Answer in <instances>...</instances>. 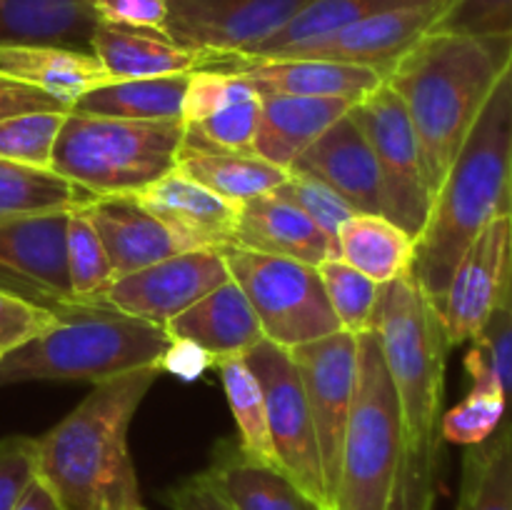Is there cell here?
<instances>
[{"label": "cell", "instance_id": "1", "mask_svg": "<svg viewBox=\"0 0 512 510\" xmlns=\"http://www.w3.org/2000/svg\"><path fill=\"white\" fill-rule=\"evenodd\" d=\"M160 365L103 380L38 438V478L63 510H143L128 433Z\"/></svg>", "mask_w": 512, "mask_h": 510}, {"label": "cell", "instance_id": "2", "mask_svg": "<svg viewBox=\"0 0 512 510\" xmlns=\"http://www.w3.org/2000/svg\"><path fill=\"white\" fill-rule=\"evenodd\" d=\"M510 178L512 50L435 193L423 233L415 240L410 275L435 305L475 235L493 218L510 213Z\"/></svg>", "mask_w": 512, "mask_h": 510}, {"label": "cell", "instance_id": "3", "mask_svg": "<svg viewBox=\"0 0 512 510\" xmlns=\"http://www.w3.org/2000/svg\"><path fill=\"white\" fill-rule=\"evenodd\" d=\"M510 50L512 40L428 33L385 75L415 130L433 198Z\"/></svg>", "mask_w": 512, "mask_h": 510}, {"label": "cell", "instance_id": "4", "mask_svg": "<svg viewBox=\"0 0 512 510\" xmlns=\"http://www.w3.org/2000/svg\"><path fill=\"white\" fill-rule=\"evenodd\" d=\"M168 345L163 325L108 303L63 305L48 330L0 358V388L40 380L103 383L160 365Z\"/></svg>", "mask_w": 512, "mask_h": 510}, {"label": "cell", "instance_id": "5", "mask_svg": "<svg viewBox=\"0 0 512 510\" xmlns=\"http://www.w3.org/2000/svg\"><path fill=\"white\" fill-rule=\"evenodd\" d=\"M373 333L398 393L405 443L443 440L440 415L450 343L438 305L410 273L380 288Z\"/></svg>", "mask_w": 512, "mask_h": 510}, {"label": "cell", "instance_id": "6", "mask_svg": "<svg viewBox=\"0 0 512 510\" xmlns=\"http://www.w3.org/2000/svg\"><path fill=\"white\" fill-rule=\"evenodd\" d=\"M185 120H123L68 113L50 170L95 198L138 195L173 173Z\"/></svg>", "mask_w": 512, "mask_h": 510}, {"label": "cell", "instance_id": "7", "mask_svg": "<svg viewBox=\"0 0 512 510\" xmlns=\"http://www.w3.org/2000/svg\"><path fill=\"white\" fill-rule=\"evenodd\" d=\"M405 448L398 393L373 330L358 335V383L330 510H385Z\"/></svg>", "mask_w": 512, "mask_h": 510}, {"label": "cell", "instance_id": "8", "mask_svg": "<svg viewBox=\"0 0 512 510\" xmlns=\"http://www.w3.org/2000/svg\"><path fill=\"white\" fill-rule=\"evenodd\" d=\"M218 250L228 263L230 278L253 305L265 340L293 350L343 330L315 265L265 255L235 243Z\"/></svg>", "mask_w": 512, "mask_h": 510}, {"label": "cell", "instance_id": "9", "mask_svg": "<svg viewBox=\"0 0 512 510\" xmlns=\"http://www.w3.org/2000/svg\"><path fill=\"white\" fill-rule=\"evenodd\" d=\"M350 115L368 138L378 163L383 215L418 240L428 223L433 193L403 100L388 83H380L353 105Z\"/></svg>", "mask_w": 512, "mask_h": 510}, {"label": "cell", "instance_id": "10", "mask_svg": "<svg viewBox=\"0 0 512 510\" xmlns=\"http://www.w3.org/2000/svg\"><path fill=\"white\" fill-rule=\"evenodd\" d=\"M243 358L263 385L270 440L280 468L330 510L315 425L293 358L288 350L265 338L253 345Z\"/></svg>", "mask_w": 512, "mask_h": 510}, {"label": "cell", "instance_id": "11", "mask_svg": "<svg viewBox=\"0 0 512 510\" xmlns=\"http://www.w3.org/2000/svg\"><path fill=\"white\" fill-rule=\"evenodd\" d=\"M303 380L310 418L315 425L320 460H323L325 488L333 508L338 485L340 453L358 383V335L338 330L333 335L288 350Z\"/></svg>", "mask_w": 512, "mask_h": 510}, {"label": "cell", "instance_id": "12", "mask_svg": "<svg viewBox=\"0 0 512 510\" xmlns=\"http://www.w3.org/2000/svg\"><path fill=\"white\" fill-rule=\"evenodd\" d=\"M310 0H168L163 33L183 48L220 55H250L278 35Z\"/></svg>", "mask_w": 512, "mask_h": 510}, {"label": "cell", "instance_id": "13", "mask_svg": "<svg viewBox=\"0 0 512 510\" xmlns=\"http://www.w3.org/2000/svg\"><path fill=\"white\" fill-rule=\"evenodd\" d=\"M68 213L0 215V293L50 310L75 303L65 270Z\"/></svg>", "mask_w": 512, "mask_h": 510}, {"label": "cell", "instance_id": "14", "mask_svg": "<svg viewBox=\"0 0 512 510\" xmlns=\"http://www.w3.org/2000/svg\"><path fill=\"white\" fill-rule=\"evenodd\" d=\"M510 275L512 218L510 213H503L475 235L438 300L450 348L470 343L483 330L490 315L503 305Z\"/></svg>", "mask_w": 512, "mask_h": 510}, {"label": "cell", "instance_id": "15", "mask_svg": "<svg viewBox=\"0 0 512 510\" xmlns=\"http://www.w3.org/2000/svg\"><path fill=\"white\" fill-rule=\"evenodd\" d=\"M228 280V263L218 248L185 250L115 280L105 300L123 313L165 328L175 315Z\"/></svg>", "mask_w": 512, "mask_h": 510}, {"label": "cell", "instance_id": "16", "mask_svg": "<svg viewBox=\"0 0 512 510\" xmlns=\"http://www.w3.org/2000/svg\"><path fill=\"white\" fill-rule=\"evenodd\" d=\"M440 8H443V0L385 10V13L345 25V28L323 35V38L290 45V48L268 55V58L333 60V63L365 65V68H375L388 75L390 68L420 38H425L433 30Z\"/></svg>", "mask_w": 512, "mask_h": 510}, {"label": "cell", "instance_id": "17", "mask_svg": "<svg viewBox=\"0 0 512 510\" xmlns=\"http://www.w3.org/2000/svg\"><path fill=\"white\" fill-rule=\"evenodd\" d=\"M203 68H220L248 80L258 95H298V98L360 100L385 83V73L365 65L333 63L315 58H253L220 55Z\"/></svg>", "mask_w": 512, "mask_h": 510}, {"label": "cell", "instance_id": "18", "mask_svg": "<svg viewBox=\"0 0 512 510\" xmlns=\"http://www.w3.org/2000/svg\"><path fill=\"white\" fill-rule=\"evenodd\" d=\"M290 170L318 178L355 213L383 215V183L378 163L368 138L350 113L325 130Z\"/></svg>", "mask_w": 512, "mask_h": 510}, {"label": "cell", "instance_id": "19", "mask_svg": "<svg viewBox=\"0 0 512 510\" xmlns=\"http://www.w3.org/2000/svg\"><path fill=\"white\" fill-rule=\"evenodd\" d=\"M200 478L235 510H328L280 465L253 458L238 440H218Z\"/></svg>", "mask_w": 512, "mask_h": 510}, {"label": "cell", "instance_id": "20", "mask_svg": "<svg viewBox=\"0 0 512 510\" xmlns=\"http://www.w3.org/2000/svg\"><path fill=\"white\" fill-rule=\"evenodd\" d=\"M135 200L165 228L173 230L190 250L223 248L235 243L240 205L220 198L180 170L160 178L158 183L135 195Z\"/></svg>", "mask_w": 512, "mask_h": 510}, {"label": "cell", "instance_id": "21", "mask_svg": "<svg viewBox=\"0 0 512 510\" xmlns=\"http://www.w3.org/2000/svg\"><path fill=\"white\" fill-rule=\"evenodd\" d=\"M83 210L103 240L115 280L190 250L173 230L150 215L135 195L95 198Z\"/></svg>", "mask_w": 512, "mask_h": 510}, {"label": "cell", "instance_id": "22", "mask_svg": "<svg viewBox=\"0 0 512 510\" xmlns=\"http://www.w3.org/2000/svg\"><path fill=\"white\" fill-rule=\"evenodd\" d=\"M165 333L170 340L198 345L213 360L245 355L265 338L253 305L233 278L175 315Z\"/></svg>", "mask_w": 512, "mask_h": 510}, {"label": "cell", "instance_id": "23", "mask_svg": "<svg viewBox=\"0 0 512 510\" xmlns=\"http://www.w3.org/2000/svg\"><path fill=\"white\" fill-rule=\"evenodd\" d=\"M350 98H298L260 95V125L255 153L278 168L290 170L295 160L353 110Z\"/></svg>", "mask_w": 512, "mask_h": 510}, {"label": "cell", "instance_id": "24", "mask_svg": "<svg viewBox=\"0 0 512 510\" xmlns=\"http://www.w3.org/2000/svg\"><path fill=\"white\" fill-rule=\"evenodd\" d=\"M235 245L265 255L300 260L315 268L323 260L338 258L323 230L303 210L275 193L258 195L240 205Z\"/></svg>", "mask_w": 512, "mask_h": 510}, {"label": "cell", "instance_id": "25", "mask_svg": "<svg viewBox=\"0 0 512 510\" xmlns=\"http://www.w3.org/2000/svg\"><path fill=\"white\" fill-rule=\"evenodd\" d=\"M90 53L98 58L108 80L160 78L203 68L205 55L173 43L160 30L98 23L90 38Z\"/></svg>", "mask_w": 512, "mask_h": 510}, {"label": "cell", "instance_id": "26", "mask_svg": "<svg viewBox=\"0 0 512 510\" xmlns=\"http://www.w3.org/2000/svg\"><path fill=\"white\" fill-rule=\"evenodd\" d=\"M175 170L233 205H243L258 195L273 193L288 178V170L268 163L258 153L218 148L190 128L185 133Z\"/></svg>", "mask_w": 512, "mask_h": 510}, {"label": "cell", "instance_id": "27", "mask_svg": "<svg viewBox=\"0 0 512 510\" xmlns=\"http://www.w3.org/2000/svg\"><path fill=\"white\" fill-rule=\"evenodd\" d=\"M0 75L43 90L68 108L88 90L110 83L90 50L63 45H0Z\"/></svg>", "mask_w": 512, "mask_h": 510}, {"label": "cell", "instance_id": "28", "mask_svg": "<svg viewBox=\"0 0 512 510\" xmlns=\"http://www.w3.org/2000/svg\"><path fill=\"white\" fill-rule=\"evenodd\" d=\"M98 23L93 0H0V45L90 50Z\"/></svg>", "mask_w": 512, "mask_h": 510}, {"label": "cell", "instance_id": "29", "mask_svg": "<svg viewBox=\"0 0 512 510\" xmlns=\"http://www.w3.org/2000/svg\"><path fill=\"white\" fill-rule=\"evenodd\" d=\"M190 73L160 78L110 80L80 95L70 113L123 120H183V98Z\"/></svg>", "mask_w": 512, "mask_h": 510}, {"label": "cell", "instance_id": "30", "mask_svg": "<svg viewBox=\"0 0 512 510\" xmlns=\"http://www.w3.org/2000/svg\"><path fill=\"white\" fill-rule=\"evenodd\" d=\"M338 258L385 285L413 270L415 238L385 215L353 213L340 225Z\"/></svg>", "mask_w": 512, "mask_h": 510}, {"label": "cell", "instance_id": "31", "mask_svg": "<svg viewBox=\"0 0 512 510\" xmlns=\"http://www.w3.org/2000/svg\"><path fill=\"white\" fill-rule=\"evenodd\" d=\"M458 510H512V420L465 448Z\"/></svg>", "mask_w": 512, "mask_h": 510}, {"label": "cell", "instance_id": "32", "mask_svg": "<svg viewBox=\"0 0 512 510\" xmlns=\"http://www.w3.org/2000/svg\"><path fill=\"white\" fill-rule=\"evenodd\" d=\"M468 370L470 385L468 395L455 408L440 415V438L455 445H478L488 440L508 418L503 388L488 365L465 355L463 360Z\"/></svg>", "mask_w": 512, "mask_h": 510}, {"label": "cell", "instance_id": "33", "mask_svg": "<svg viewBox=\"0 0 512 510\" xmlns=\"http://www.w3.org/2000/svg\"><path fill=\"white\" fill-rule=\"evenodd\" d=\"M213 368H218L230 413H233L235 425H238V443L253 458L270 465H280L273 440H270L263 385L255 378L250 365L245 363L243 355H230V358H215Z\"/></svg>", "mask_w": 512, "mask_h": 510}, {"label": "cell", "instance_id": "34", "mask_svg": "<svg viewBox=\"0 0 512 510\" xmlns=\"http://www.w3.org/2000/svg\"><path fill=\"white\" fill-rule=\"evenodd\" d=\"M425 3H435V0H310L278 35L265 40L250 55L253 58H268V55L280 53V50L290 48V45L323 38V35L335 33V30L345 28L350 23H358L363 18H370V15Z\"/></svg>", "mask_w": 512, "mask_h": 510}, {"label": "cell", "instance_id": "35", "mask_svg": "<svg viewBox=\"0 0 512 510\" xmlns=\"http://www.w3.org/2000/svg\"><path fill=\"white\" fill-rule=\"evenodd\" d=\"M93 200V193L60 178L53 170L23 168L0 160V215L75 210Z\"/></svg>", "mask_w": 512, "mask_h": 510}, {"label": "cell", "instance_id": "36", "mask_svg": "<svg viewBox=\"0 0 512 510\" xmlns=\"http://www.w3.org/2000/svg\"><path fill=\"white\" fill-rule=\"evenodd\" d=\"M65 270H68L70 293L75 303L95 305L108 303V290L113 288V265L98 230L90 223L83 208L68 213L65 225Z\"/></svg>", "mask_w": 512, "mask_h": 510}, {"label": "cell", "instance_id": "37", "mask_svg": "<svg viewBox=\"0 0 512 510\" xmlns=\"http://www.w3.org/2000/svg\"><path fill=\"white\" fill-rule=\"evenodd\" d=\"M318 273L340 328L353 335L373 330L375 305H378L383 285L370 280L368 275L345 263L343 258L323 260L318 265Z\"/></svg>", "mask_w": 512, "mask_h": 510}, {"label": "cell", "instance_id": "38", "mask_svg": "<svg viewBox=\"0 0 512 510\" xmlns=\"http://www.w3.org/2000/svg\"><path fill=\"white\" fill-rule=\"evenodd\" d=\"M68 113H23L0 120V160L50 170L55 140Z\"/></svg>", "mask_w": 512, "mask_h": 510}, {"label": "cell", "instance_id": "39", "mask_svg": "<svg viewBox=\"0 0 512 510\" xmlns=\"http://www.w3.org/2000/svg\"><path fill=\"white\" fill-rule=\"evenodd\" d=\"M440 443L410 445L405 443L398 475L390 488L385 510H433L438 495Z\"/></svg>", "mask_w": 512, "mask_h": 510}, {"label": "cell", "instance_id": "40", "mask_svg": "<svg viewBox=\"0 0 512 510\" xmlns=\"http://www.w3.org/2000/svg\"><path fill=\"white\" fill-rule=\"evenodd\" d=\"M273 193L280 195L283 200H288V203H293L295 208L303 210V213L323 230L325 238L333 245L335 255H338L340 225L355 213L340 195H335L328 185L320 183L313 175L298 173V170H288L285 183L278 185Z\"/></svg>", "mask_w": 512, "mask_h": 510}, {"label": "cell", "instance_id": "41", "mask_svg": "<svg viewBox=\"0 0 512 510\" xmlns=\"http://www.w3.org/2000/svg\"><path fill=\"white\" fill-rule=\"evenodd\" d=\"M430 33L512 40V0H443Z\"/></svg>", "mask_w": 512, "mask_h": 510}, {"label": "cell", "instance_id": "42", "mask_svg": "<svg viewBox=\"0 0 512 510\" xmlns=\"http://www.w3.org/2000/svg\"><path fill=\"white\" fill-rule=\"evenodd\" d=\"M253 95H258L255 88L240 75L220 68H198L190 73L188 88H185L183 120L185 125H195L218 110L228 108L238 100L253 98Z\"/></svg>", "mask_w": 512, "mask_h": 510}, {"label": "cell", "instance_id": "43", "mask_svg": "<svg viewBox=\"0 0 512 510\" xmlns=\"http://www.w3.org/2000/svg\"><path fill=\"white\" fill-rule=\"evenodd\" d=\"M260 125V95L238 100L228 108L218 110L200 123L188 125L193 133L218 148L240 150V153H255V135Z\"/></svg>", "mask_w": 512, "mask_h": 510}, {"label": "cell", "instance_id": "44", "mask_svg": "<svg viewBox=\"0 0 512 510\" xmlns=\"http://www.w3.org/2000/svg\"><path fill=\"white\" fill-rule=\"evenodd\" d=\"M465 355L480 360L493 370L498 378L500 388H503L505 405H508V418L505 423L512 420V310L508 305H500L488 323L483 325L478 335L470 340V350Z\"/></svg>", "mask_w": 512, "mask_h": 510}, {"label": "cell", "instance_id": "45", "mask_svg": "<svg viewBox=\"0 0 512 510\" xmlns=\"http://www.w3.org/2000/svg\"><path fill=\"white\" fill-rule=\"evenodd\" d=\"M38 478V438L8 435L0 440V510H15Z\"/></svg>", "mask_w": 512, "mask_h": 510}, {"label": "cell", "instance_id": "46", "mask_svg": "<svg viewBox=\"0 0 512 510\" xmlns=\"http://www.w3.org/2000/svg\"><path fill=\"white\" fill-rule=\"evenodd\" d=\"M55 320H58V310L0 293V358L48 330Z\"/></svg>", "mask_w": 512, "mask_h": 510}, {"label": "cell", "instance_id": "47", "mask_svg": "<svg viewBox=\"0 0 512 510\" xmlns=\"http://www.w3.org/2000/svg\"><path fill=\"white\" fill-rule=\"evenodd\" d=\"M93 10L100 23L163 33L165 18H168V0H93Z\"/></svg>", "mask_w": 512, "mask_h": 510}, {"label": "cell", "instance_id": "48", "mask_svg": "<svg viewBox=\"0 0 512 510\" xmlns=\"http://www.w3.org/2000/svg\"><path fill=\"white\" fill-rule=\"evenodd\" d=\"M68 105L38 88L0 75V120L23 113H68Z\"/></svg>", "mask_w": 512, "mask_h": 510}, {"label": "cell", "instance_id": "49", "mask_svg": "<svg viewBox=\"0 0 512 510\" xmlns=\"http://www.w3.org/2000/svg\"><path fill=\"white\" fill-rule=\"evenodd\" d=\"M165 500H168V505L173 510H235L218 490H213L200 478V473L183 480L180 485H175L165 495Z\"/></svg>", "mask_w": 512, "mask_h": 510}, {"label": "cell", "instance_id": "50", "mask_svg": "<svg viewBox=\"0 0 512 510\" xmlns=\"http://www.w3.org/2000/svg\"><path fill=\"white\" fill-rule=\"evenodd\" d=\"M210 365H213V358L205 350H200L198 345L185 343V340H170L168 350H165L163 360H160L163 373H173L185 380L200 378L203 370H208Z\"/></svg>", "mask_w": 512, "mask_h": 510}, {"label": "cell", "instance_id": "51", "mask_svg": "<svg viewBox=\"0 0 512 510\" xmlns=\"http://www.w3.org/2000/svg\"><path fill=\"white\" fill-rule=\"evenodd\" d=\"M15 510H63V508H60L53 490H50L43 480L35 478V483L30 485L28 493L23 495V500L15 505Z\"/></svg>", "mask_w": 512, "mask_h": 510}, {"label": "cell", "instance_id": "52", "mask_svg": "<svg viewBox=\"0 0 512 510\" xmlns=\"http://www.w3.org/2000/svg\"><path fill=\"white\" fill-rule=\"evenodd\" d=\"M503 305H508V308L512 310V275H510V285H508V293H505V298H503Z\"/></svg>", "mask_w": 512, "mask_h": 510}, {"label": "cell", "instance_id": "53", "mask_svg": "<svg viewBox=\"0 0 512 510\" xmlns=\"http://www.w3.org/2000/svg\"><path fill=\"white\" fill-rule=\"evenodd\" d=\"M510 218H512V178H510Z\"/></svg>", "mask_w": 512, "mask_h": 510}]
</instances>
